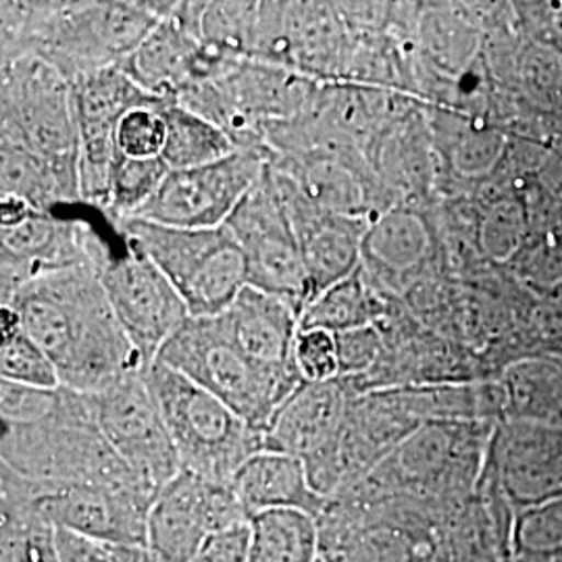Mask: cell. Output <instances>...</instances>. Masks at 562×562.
<instances>
[{
	"label": "cell",
	"mask_w": 562,
	"mask_h": 562,
	"mask_svg": "<svg viewBox=\"0 0 562 562\" xmlns=\"http://www.w3.org/2000/svg\"><path fill=\"white\" fill-rule=\"evenodd\" d=\"M2 306L15 313L21 329L48 355L67 390L99 394L146 371L94 269L44 273Z\"/></svg>",
	"instance_id": "obj_1"
},
{
	"label": "cell",
	"mask_w": 562,
	"mask_h": 562,
	"mask_svg": "<svg viewBox=\"0 0 562 562\" xmlns=\"http://www.w3.org/2000/svg\"><path fill=\"white\" fill-rule=\"evenodd\" d=\"M0 11V57L36 55L69 81L120 67L176 2H9Z\"/></svg>",
	"instance_id": "obj_2"
},
{
	"label": "cell",
	"mask_w": 562,
	"mask_h": 562,
	"mask_svg": "<svg viewBox=\"0 0 562 562\" xmlns=\"http://www.w3.org/2000/svg\"><path fill=\"white\" fill-rule=\"evenodd\" d=\"M0 464L36 482L142 490L157 498L104 440L88 396L63 385L59 404L46 417L2 423Z\"/></svg>",
	"instance_id": "obj_3"
},
{
	"label": "cell",
	"mask_w": 562,
	"mask_h": 562,
	"mask_svg": "<svg viewBox=\"0 0 562 562\" xmlns=\"http://www.w3.org/2000/svg\"><path fill=\"white\" fill-rule=\"evenodd\" d=\"M144 375L176 446L181 471L229 483L244 462L265 450L262 431L180 371L157 361Z\"/></svg>",
	"instance_id": "obj_4"
},
{
	"label": "cell",
	"mask_w": 562,
	"mask_h": 562,
	"mask_svg": "<svg viewBox=\"0 0 562 562\" xmlns=\"http://www.w3.org/2000/svg\"><path fill=\"white\" fill-rule=\"evenodd\" d=\"M113 229L161 269L190 317H220L248 285L246 257L227 225L181 229L132 217L113 223Z\"/></svg>",
	"instance_id": "obj_5"
},
{
	"label": "cell",
	"mask_w": 562,
	"mask_h": 562,
	"mask_svg": "<svg viewBox=\"0 0 562 562\" xmlns=\"http://www.w3.org/2000/svg\"><path fill=\"white\" fill-rule=\"evenodd\" d=\"M157 361L222 398L262 434L281 404L304 383L252 361L232 340L222 317H190L165 344Z\"/></svg>",
	"instance_id": "obj_6"
},
{
	"label": "cell",
	"mask_w": 562,
	"mask_h": 562,
	"mask_svg": "<svg viewBox=\"0 0 562 562\" xmlns=\"http://www.w3.org/2000/svg\"><path fill=\"white\" fill-rule=\"evenodd\" d=\"M0 146L48 162H78V121L71 81L36 55L0 60Z\"/></svg>",
	"instance_id": "obj_7"
},
{
	"label": "cell",
	"mask_w": 562,
	"mask_h": 562,
	"mask_svg": "<svg viewBox=\"0 0 562 562\" xmlns=\"http://www.w3.org/2000/svg\"><path fill=\"white\" fill-rule=\"evenodd\" d=\"M225 225L246 257L248 285L292 304L302 315L311 301V288L299 240L269 161Z\"/></svg>",
	"instance_id": "obj_8"
},
{
	"label": "cell",
	"mask_w": 562,
	"mask_h": 562,
	"mask_svg": "<svg viewBox=\"0 0 562 562\" xmlns=\"http://www.w3.org/2000/svg\"><path fill=\"white\" fill-rule=\"evenodd\" d=\"M0 485L15 490L34 504L59 531L99 542L146 546L148 513L155 496L142 490H121L86 483L27 480L0 464Z\"/></svg>",
	"instance_id": "obj_9"
},
{
	"label": "cell",
	"mask_w": 562,
	"mask_h": 562,
	"mask_svg": "<svg viewBox=\"0 0 562 562\" xmlns=\"http://www.w3.org/2000/svg\"><path fill=\"white\" fill-rule=\"evenodd\" d=\"M113 257L92 223L32 211L20 223L0 227V306L44 273L76 267L101 273Z\"/></svg>",
	"instance_id": "obj_10"
},
{
	"label": "cell",
	"mask_w": 562,
	"mask_h": 562,
	"mask_svg": "<svg viewBox=\"0 0 562 562\" xmlns=\"http://www.w3.org/2000/svg\"><path fill=\"white\" fill-rule=\"evenodd\" d=\"M144 373L86 396L104 440L150 492L159 494L180 475L181 464Z\"/></svg>",
	"instance_id": "obj_11"
},
{
	"label": "cell",
	"mask_w": 562,
	"mask_h": 562,
	"mask_svg": "<svg viewBox=\"0 0 562 562\" xmlns=\"http://www.w3.org/2000/svg\"><path fill=\"white\" fill-rule=\"evenodd\" d=\"M269 155V148H248L211 165L169 171L138 220L181 229L223 227L261 178Z\"/></svg>",
	"instance_id": "obj_12"
},
{
	"label": "cell",
	"mask_w": 562,
	"mask_h": 562,
	"mask_svg": "<svg viewBox=\"0 0 562 562\" xmlns=\"http://www.w3.org/2000/svg\"><path fill=\"white\" fill-rule=\"evenodd\" d=\"M101 281L123 331L148 369L190 319L186 302L161 269L125 240L123 252L102 269Z\"/></svg>",
	"instance_id": "obj_13"
},
{
	"label": "cell",
	"mask_w": 562,
	"mask_h": 562,
	"mask_svg": "<svg viewBox=\"0 0 562 562\" xmlns=\"http://www.w3.org/2000/svg\"><path fill=\"white\" fill-rule=\"evenodd\" d=\"M248 522L229 483L180 471L148 513L146 548L159 562H190L213 533Z\"/></svg>",
	"instance_id": "obj_14"
},
{
	"label": "cell",
	"mask_w": 562,
	"mask_h": 562,
	"mask_svg": "<svg viewBox=\"0 0 562 562\" xmlns=\"http://www.w3.org/2000/svg\"><path fill=\"white\" fill-rule=\"evenodd\" d=\"M269 169L285 202L306 269L311 301H315L327 288L350 278L361 267L362 236L369 222L322 211L306 201L296 183L271 162Z\"/></svg>",
	"instance_id": "obj_15"
},
{
	"label": "cell",
	"mask_w": 562,
	"mask_h": 562,
	"mask_svg": "<svg viewBox=\"0 0 562 562\" xmlns=\"http://www.w3.org/2000/svg\"><path fill=\"white\" fill-rule=\"evenodd\" d=\"M269 162L294 181L302 196L322 211L364 222L382 213L378 206L375 173L359 150L317 148L296 155L271 153Z\"/></svg>",
	"instance_id": "obj_16"
},
{
	"label": "cell",
	"mask_w": 562,
	"mask_h": 562,
	"mask_svg": "<svg viewBox=\"0 0 562 562\" xmlns=\"http://www.w3.org/2000/svg\"><path fill=\"white\" fill-rule=\"evenodd\" d=\"M176 7L120 65L144 92L162 101H176L192 83L213 80L240 60L206 48L181 25Z\"/></svg>",
	"instance_id": "obj_17"
},
{
	"label": "cell",
	"mask_w": 562,
	"mask_h": 562,
	"mask_svg": "<svg viewBox=\"0 0 562 562\" xmlns=\"http://www.w3.org/2000/svg\"><path fill=\"white\" fill-rule=\"evenodd\" d=\"M494 469L519 510L562 498V427L510 422L494 442Z\"/></svg>",
	"instance_id": "obj_18"
},
{
	"label": "cell",
	"mask_w": 562,
	"mask_h": 562,
	"mask_svg": "<svg viewBox=\"0 0 562 562\" xmlns=\"http://www.w3.org/2000/svg\"><path fill=\"white\" fill-rule=\"evenodd\" d=\"M434 238L419 211L392 206L375 215L362 236L361 269L380 292H402L422 278Z\"/></svg>",
	"instance_id": "obj_19"
},
{
	"label": "cell",
	"mask_w": 562,
	"mask_h": 562,
	"mask_svg": "<svg viewBox=\"0 0 562 562\" xmlns=\"http://www.w3.org/2000/svg\"><path fill=\"white\" fill-rule=\"evenodd\" d=\"M352 38L336 2H285L278 65L308 80H346Z\"/></svg>",
	"instance_id": "obj_20"
},
{
	"label": "cell",
	"mask_w": 562,
	"mask_h": 562,
	"mask_svg": "<svg viewBox=\"0 0 562 562\" xmlns=\"http://www.w3.org/2000/svg\"><path fill=\"white\" fill-rule=\"evenodd\" d=\"M352 394L348 380L302 383L281 404L265 429V450L285 452L302 461L340 440L341 425Z\"/></svg>",
	"instance_id": "obj_21"
},
{
	"label": "cell",
	"mask_w": 562,
	"mask_h": 562,
	"mask_svg": "<svg viewBox=\"0 0 562 562\" xmlns=\"http://www.w3.org/2000/svg\"><path fill=\"white\" fill-rule=\"evenodd\" d=\"M220 317L232 340L262 369L304 382L294 361L301 313L292 304L246 285Z\"/></svg>",
	"instance_id": "obj_22"
},
{
	"label": "cell",
	"mask_w": 562,
	"mask_h": 562,
	"mask_svg": "<svg viewBox=\"0 0 562 562\" xmlns=\"http://www.w3.org/2000/svg\"><path fill=\"white\" fill-rule=\"evenodd\" d=\"M229 485L248 521L267 510H302L319 519L329 504L315 492L304 461L285 452H257L241 464Z\"/></svg>",
	"instance_id": "obj_23"
},
{
	"label": "cell",
	"mask_w": 562,
	"mask_h": 562,
	"mask_svg": "<svg viewBox=\"0 0 562 562\" xmlns=\"http://www.w3.org/2000/svg\"><path fill=\"white\" fill-rule=\"evenodd\" d=\"M504 401L513 422L562 427V362L525 359L510 364Z\"/></svg>",
	"instance_id": "obj_24"
},
{
	"label": "cell",
	"mask_w": 562,
	"mask_h": 562,
	"mask_svg": "<svg viewBox=\"0 0 562 562\" xmlns=\"http://www.w3.org/2000/svg\"><path fill=\"white\" fill-rule=\"evenodd\" d=\"M248 562H322L319 519L302 510L250 517Z\"/></svg>",
	"instance_id": "obj_25"
},
{
	"label": "cell",
	"mask_w": 562,
	"mask_h": 562,
	"mask_svg": "<svg viewBox=\"0 0 562 562\" xmlns=\"http://www.w3.org/2000/svg\"><path fill=\"white\" fill-rule=\"evenodd\" d=\"M387 315L383 296L364 278L361 267L346 280L327 288L302 311L301 329H325L341 334L380 325Z\"/></svg>",
	"instance_id": "obj_26"
},
{
	"label": "cell",
	"mask_w": 562,
	"mask_h": 562,
	"mask_svg": "<svg viewBox=\"0 0 562 562\" xmlns=\"http://www.w3.org/2000/svg\"><path fill=\"white\" fill-rule=\"evenodd\" d=\"M71 90L78 125H101L117 130L121 120L130 111L162 102V99L144 92L121 67H104L99 71L83 74L71 81Z\"/></svg>",
	"instance_id": "obj_27"
},
{
	"label": "cell",
	"mask_w": 562,
	"mask_h": 562,
	"mask_svg": "<svg viewBox=\"0 0 562 562\" xmlns=\"http://www.w3.org/2000/svg\"><path fill=\"white\" fill-rule=\"evenodd\" d=\"M161 111L167 123L161 159L171 171L222 161L240 150L222 127L181 106L180 102L165 101Z\"/></svg>",
	"instance_id": "obj_28"
},
{
	"label": "cell",
	"mask_w": 562,
	"mask_h": 562,
	"mask_svg": "<svg viewBox=\"0 0 562 562\" xmlns=\"http://www.w3.org/2000/svg\"><path fill=\"white\" fill-rule=\"evenodd\" d=\"M0 562H63L57 529L7 485H0Z\"/></svg>",
	"instance_id": "obj_29"
},
{
	"label": "cell",
	"mask_w": 562,
	"mask_h": 562,
	"mask_svg": "<svg viewBox=\"0 0 562 562\" xmlns=\"http://www.w3.org/2000/svg\"><path fill=\"white\" fill-rule=\"evenodd\" d=\"M431 127L446 165L461 178H475L490 171L503 153V138L471 123L438 115Z\"/></svg>",
	"instance_id": "obj_30"
},
{
	"label": "cell",
	"mask_w": 562,
	"mask_h": 562,
	"mask_svg": "<svg viewBox=\"0 0 562 562\" xmlns=\"http://www.w3.org/2000/svg\"><path fill=\"white\" fill-rule=\"evenodd\" d=\"M2 348H0V380L30 387H60L57 367L36 341L32 340L7 306H0Z\"/></svg>",
	"instance_id": "obj_31"
},
{
	"label": "cell",
	"mask_w": 562,
	"mask_h": 562,
	"mask_svg": "<svg viewBox=\"0 0 562 562\" xmlns=\"http://www.w3.org/2000/svg\"><path fill=\"white\" fill-rule=\"evenodd\" d=\"M169 171L171 169L161 157L127 159L121 155L111 181L109 202L102 211L106 222L113 225L121 220L138 217L142 209L161 190L162 181L169 176Z\"/></svg>",
	"instance_id": "obj_32"
},
{
	"label": "cell",
	"mask_w": 562,
	"mask_h": 562,
	"mask_svg": "<svg viewBox=\"0 0 562 562\" xmlns=\"http://www.w3.org/2000/svg\"><path fill=\"white\" fill-rule=\"evenodd\" d=\"M513 543L519 562L562 561V498L519 510Z\"/></svg>",
	"instance_id": "obj_33"
},
{
	"label": "cell",
	"mask_w": 562,
	"mask_h": 562,
	"mask_svg": "<svg viewBox=\"0 0 562 562\" xmlns=\"http://www.w3.org/2000/svg\"><path fill=\"white\" fill-rule=\"evenodd\" d=\"M527 244V209L522 202H496L483 217L480 246L492 261L515 259Z\"/></svg>",
	"instance_id": "obj_34"
},
{
	"label": "cell",
	"mask_w": 562,
	"mask_h": 562,
	"mask_svg": "<svg viewBox=\"0 0 562 562\" xmlns=\"http://www.w3.org/2000/svg\"><path fill=\"white\" fill-rule=\"evenodd\" d=\"M165 102V101H162ZM161 104L130 111L117 127V148L127 159H157L167 142V123Z\"/></svg>",
	"instance_id": "obj_35"
},
{
	"label": "cell",
	"mask_w": 562,
	"mask_h": 562,
	"mask_svg": "<svg viewBox=\"0 0 562 562\" xmlns=\"http://www.w3.org/2000/svg\"><path fill=\"white\" fill-rule=\"evenodd\" d=\"M517 273L529 288L550 292L562 285V227L542 234L533 244H525L515 257Z\"/></svg>",
	"instance_id": "obj_36"
},
{
	"label": "cell",
	"mask_w": 562,
	"mask_h": 562,
	"mask_svg": "<svg viewBox=\"0 0 562 562\" xmlns=\"http://www.w3.org/2000/svg\"><path fill=\"white\" fill-rule=\"evenodd\" d=\"M294 361L304 383L340 380V352L336 334L325 329H301L294 348Z\"/></svg>",
	"instance_id": "obj_37"
},
{
	"label": "cell",
	"mask_w": 562,
	"mask_h": 562,
	"mask_svg": "<svg viewBox=\"0 0 562 562\" xmlns=\"http://www.w3.org/2000/svg\"><path fill=\"white\" fill-rule=\"evenodd\" d=\"M462 23L452 15L436 11L422 23V42L425 55L440 69H457L467 59L469 42Z\"/></svg>",
	"instance_id": "obj_38"
},
{
	"label": "cell",
	"mask_w": 562,
	"mask_h": 562,
	"mask_svg": "<svg viewBox=\"0 0 562 562\" xmlns=\"http://www.w3.org/2000/svg\"><path fill=\"white\" fill-rule=\"evenodd\" d=\"M340 352L341 378L359 382L369 375L383 352L382 331L378 325L336 334Z\"/></svg>",
	"instance_id": "obj_39"
},
{
	"label": "cell",
	"mask_w": 562,
	"mask_h": 562,
	"mask_svg": "<svg viewBox=\"0 0 562 562\" xmlns=\"http://www.w3.org/2000/svg\"><path fill=\"white\" fill-rule=\"evenodd\" d=\"M63 562H159L146 546L99 542L57 529Z\"/></svg>",
	"instance_id": "obj_40"
},
{
	"label": "cell",
	"mask_w": 562,
	"mask_h": 562,
	"mask_svg": "<svg viewBox=\"0 0 562 562\" xmlns=\"http://www.w3.org/2000/svg\"><path fill=\"white\" fill-rule=\"evenodd\" d=\"M248 550L250 525L241 522L220 533H213L190 562H248Z\"/></svg>",
	"instance_id": "obj_41"
},
{
	"label": "cell",
	"mask_w": 562,
	"mask_h": 562,
	"mask_svg": "<svg viewBox=\"0 0 562 562\" xmlns=\"http://www.w3.org/2000/svg\"><path fill=\"white\" fill-rule=\"evenodd\" d=\"M559 562H562V561H559Z\"/></svg>",
	"instance_id": "obj_42"
},
{
	"label": "cell",
	"mask_w": 562,
	"mask_h": 562,
	"mask_svg": "<svg viewBox=\"0 0 562 562\" xmlns=\"http://www.w3.org/2000/svg\"><path fill=\"white\" fill-rule=\"evenodd\" d=\"M323 562V561H322Z\"/></svg>",
	"instance_id": "obj_43"
}]
</instances>
